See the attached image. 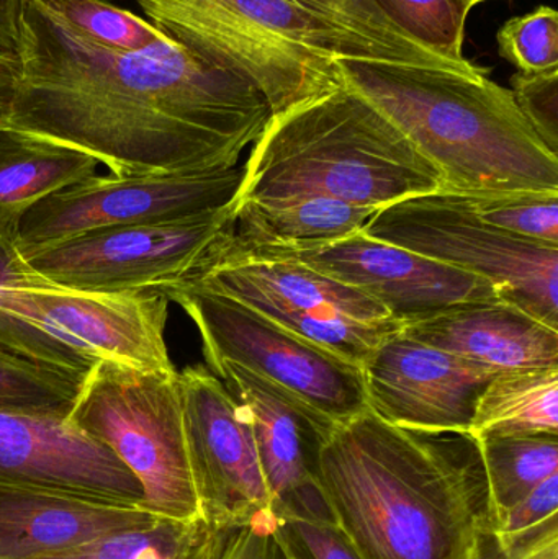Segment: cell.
Returning <instances> with one entry per match:
<instances>
[{
    "mask_svg": "<svg viewBox=\"0 0 558 559\" xmlns=\"http://www.w3.org/2000/svg\"><path fill=\"white\" fill-rule=\"evenodd\" d=\"M20 75L7 127L94 156L111 176L238 166L271 120L256 85L167 36L118 51L19 2Z\"/></svg>",
    "mask_w": 558,
    "mask_h": 559,
    "instance_id": "cell-1",
    "label": "cell"
},
{
    "mask_svg": "<svg viewBox=\"0 0 558 559\" xmlns=\"http://www.w3.org/2000/svg\"><path fill=\"white\" fill-rule=\"evenodd\" d=\"M318 485L364 559H480L494 535L468 432L403 429L366 409L331 430Z\"/></svg>",
    "mask_w": 558,
    "mask_h": 559,
    "instance_id": "cell-2",
    "label": "cell"
},
{
    "mask_svg": "<svg viewBox=\"0 0 558 559\" xmlns=\"http://www.w3.org/2000/svg\"><path fill=\"white\" fill-rule=\"evenodd\" d=\"M346 87L376 105L462 197L558 193V156L513 92L487 78L429 66L337 58Z\"/></svg>",
    "mask_w": 558,
    "mask_h": 559,
    "instance_id": "cell-3",
    "label": "cell"
},
{
    "mask_svg": "<svg viewBox=\"0 0 558 559\" xmlns=\"http://www.w3.org/2000/svg\"><path fill=\"white\" fill-rule=\"evenodd\" d=\"M441 190V174L376 105L343 87L274 115L235 202L327 197L383 209Z\"/></svg>",
    "mask_w": 558,
    "mask_h": 559,
    "instance_id": "cell-4",
    "label": "cell"
},
{
    "mask_svg": "<svg viewBox=\"0 0 558 559\" xmlns=\"http://www.w3.org/2000/svg\"><path fill=\"white\" fill-rule=\"evenodd\" d=\"M151 23L261 91L274 115L343 87L337 58H364L346 36L290 0H136Z\"/></svg>",
    "mask_w": 558,
    "mask_h": 559,
    "instance_id": "cell-5",
    "label": "cell"
},
{
    "mask_svg": "<svg viewBox=\"0 0 558 559\" xmlns=\"http://www.w3.org/2000/svg\"><path fill=\"white\" fill-rule=\"evenodd\" d=\"M68 419L133 473L144 491V511L167 521L202 518L179 371L143 373L97 361L85 374Z\"/></svg>",
    "mask_w": 558,
    "mask_h": 559,
    "instance_id": "cell-6",
    "label": "cell"
},
{
    "mask_svg": "<svg viewBox=\"0 0 558 559\" xmlns=\"http://www.w3.org/2000/svg\"><path fill=\"white\" fill-rule=\"evenodd\" d=\"M363 233L491 283L503 301L558 331V248L482 222L461 195L408 197L373 213Z\"/></svg>",
    "mask_w": 558,
    "mask_h": 559,
    "instance_id": "cell-7",
    "label": "cell"
},
{
    "mask_svg": "<svg viewBox=\"0 0 558 559\" xmlns=\"http://www.w3.org/2000/svg\"><path fill=\"white\" fill-rule=\"evenodd\" d=\"M159 292L199 329L206 365L231 361L254 371L336 424L369 409L360 368L251 306L192 283L163 286Z\"/></svg>",
    "mask_w": 558,
    "mask_h": 559,
    "instance_id": "cell-8",
    "label": "cell"
},
{
    "mask_svg": "<svg viewBox=\"0 0 558 559\" xmlns=\"http://www.w3.org/2000/svg\"><path fill=\"white\" fill-rule=\"evenodd\" d=\"M235 226V200L182 218L95 229L23 255L49 282L133 293L186 282Z\"/></svg>",
    "mask_w": 558,
    "mask_h": 559,
    "instance_id": "cell-9",
    "label": "cell"
},
{
    "mask_svg": "<svg viewBox=\"0 0 558 559\" xmlns=\"http://www.w3.org/2000/svg\"><path fill=\"white\" fill-rule=\"evenodd\" d=\"M226 236L209 255L305 265L366 293L402 325L423 321L464 302L500 299L498 289L485 280L400 246L369 238L363 231L311 248L242 249L228 245Z\"/></svg>",
    "mask_w": 558,
    "mask_h": 559,
    "instance_id": "cell-10",
    "label": "cell"
},
{
    "mask_svg": "<svg viewBox=\"0 0 558 559\" xmlns=\"http://www.w3.org/2000/svg\"><path fill=\"white\" fill-rule=\"evenodd\" d=\"M245 167L205 174L92 176L33 206L20 225V254L95 229L182 218L238 195Z\"/></svg>",
    "mask_w": 558,
    "mask_h": 559,
    "instance_id": "cell-11",
    "label": "cell"
},
{
    "mask_svg": "<svg viewBox=\"0 0 558 559\" xmlns=\"http://www.w3.org/2000/svg\"><path fill=\"white\" fill-rule=\"evenodd\" d=\"M183 423L203 521L236 528L271 512L251 420L205 365L179 371Z\"/></svg>",
    "mask_w": 558,
    "mask_h": 559,
    "instance_id": "cell-12",
    "label": "cell"
},
{
    "mask_svg": "<svg viewBox=\"0 0 558 559\" xmlns=\"http://www.w3.org/2000/svg\"><path fill=\"white\" fill-rule=\"evenodd\" d=\"M3 308L95 361L107 360L143 373L177 371L164 338L169 299L159 289L104 293L58 285L9 288Z\"/></svg>",
    "mask_w": 558,
    "mask_h": 559,
    "instance_id": "cell-13",
    "label": "cell"
},
{
    "mask_svg": "<svg viewBox=\"0 0 558 559\" xmlns=\"http://www.w3.org/2000/svg\"><path fill=\"white\" fill-rule=\"evenodd\" d=\"M205 367L248 413L272 515L336 521L318 485L321 450L336 423L278 384L231 361Z\"/></svg>",
    "mask_w": 558,
    "mask_h": 559,
    "instance_id": "cell-14",
    "label": "cell"
},
{
    "mask_svg": "<svg viewBox=\"0 0 558 559\" xmlns=\"http://www.w3.org/2000/svg\"><path fill=\"white\" fill-rule=\"evenodd\" d=\"M0 488L143 509L144 491L110 449L68 417L0 407Z\"/></svg>",
    "mask_w": 558,
    "mask_h": 559,
    "instance_id": "cell-15",
    "label": "cell"
},
{
    "mask_svg": "<svg viewBox=\"0 0 558 559\" xmlns=\"http://www.w3.org/2000/svg\"><path fill=\"white\" fill-rule=\"evenodd\" d=\"M360 370L367 407L392 426L423 432H468L478 396L497 374L402 329Z\"/></svg>",
    "mask_w": 558,
    "mask_h": 559,
    "instance_id": "cell-16",
    "label": "cell"
},
{
    "mask_svg": "<svg viewBox=\"0 0 558 559\" xmlns=\"http://www.w3.org/2000/svg\"><path fill=\"white\" fill-rule=\"evenodd\" d=\"M402 331L495 373L558 367L557 329L503 299L464 302Z\"/></svg>",
    "mask_w": 558,
    "mask_h": 559,
    "instance_id": "cell-17",
    "label": "cell"
},
{
    "mask_svg": "<svg viewBox=\"0 0 558 559\" xmlns=\"http://www.w3.org/2000/svg\"><path fill=\"white\" fill-rule=\"evenodd\" d=\"M156 515L58 492L0 488V559L69 554L108 535L147 527Z\"/></svg>",
    "mask_w": 558,
    "mask_h": 559,
    "instance_id": "cell-18",
    "label": "cell"
},
{
    "mask_svg": "<svg viewBox=\"0 0 558 559\" xmlns=\"http://www.w3.org/2000/svg\"><path fill=\"white\" fill-rule=\"evenodd\" d=\"M97 159L58 141L0 128V238L15 242L26 213L46 197L97 176Z\"/></svg>",
    "mask_w": 558,
    "mask_h": 559,
    "instance_id": "cell-19",
    "label": "cell"
},
{
    "mask_svg": "<svg viewBox=\"0 0 558 559\" xmlns=\"http://www.w3.org/2000/svg\"><path fill=\"white\" fill-rule=\"evenodd\" d=\"M379 209L327 197L235 202V226L226 242L235 248H311L363 231Z\"/></svg>",
    "mask_w": 558,
    "mask_h": 559,
    "instance_id": "cell-20",
    "label": "cell"
},
{
    "mask_svg": "<svg viewBox=\"0 0 558 559\" xmlns=\"http://www.w3.org/2000/svg\"><path fill=\"white\" fill-rule=\"evenodd\" d=\"M468 433L477 440L536 433L558 436V367L495 374L478 396Z\"/></svg>",
    "mask_w": 558,
    "mask_h": 559,
    "instance_id": "cell-21",
    "label": "cell"
},
{
    "mask_svg": "<svg viewBox=\"0 0 558 559\" xmlns=\"http://www.w3.org/2000/svg\"><path fill=\"white\" fill-rule=\"evenodd\" d=\"M238 528V527H236ZM236 528L157 519L147 527L108 535L69 554L41 559H222Z\"/></svg>",
    "mask_w": 558,
    "mask_h": 559,
    "instance_id": "cell-22",
    "label": "cell"
},
{
    "mask_svg": "<svg viewBox=\"0 0 558 559\" xmlns=\"http://www.w3.org/2000/svg\"><path fill=\"white\" fill-rule=\"evenodd\" d=\"M310 15L317 16L341 35L346 36L372 61L396 64L429 66L464 74L446 59L409 38L393 25L376 0H290ZM467 75V74H464ZM472 78V75H471Z\"/></svg>",
    "mask_w": 558,
    "mask_h": 559,
    "instance_id": "cell-23",
    "label": "cell"
},
{
    "mask_svg": "<svg viewBox=\"0 0 558 559\" xmlns=\"http://www.w3.org/2000/svg\"><path fill=\"white\" fill-rule=\"evenodd\" d=\"M52 285L55 283L39 275L26 262L15 242L0 238V347L28 360L58 368L66 373L85 377L97 364L94 358L82 354L68 342L55 337L45 329L36 328L19 316L10 314L3 308L5 289L43 288Z\"/></svg>",
    "mask_w": 558,
    "mask_h": 559,
    "instance_id": "cell-24",
    "label": "cell"
},
{
    "mask_svg": "<svg viewBox=\"0 0 558 559\" xmlns=\"http://www.w3.org/2000/svg\"><path fill=\"white\" fill-rule=\"evenodd\" d=\"M494 522L536 486L558 473V436L488 437L478 440Z\"/></svg>",
    "mask_w": 558,
    "mask_h": 559,
    "instance_id": "cell-25",
    "label": "cell"
},
{
    "mask_svg": "<svg viewBox=\"0 0 558 559\" xmlns=\"http://www.w3.org/2000/svg\"><path fill=\"white\" fill-rule=\"evenodd\" d=\"M387 19L423 48L472 78H487V69L472 64L464 52L465 22L474 0H376Z\"/></svg>",
    "mask_w": 558,
    "mask_h": 559,
    "instance_id": "cell-26",
    "label": "cell"
},
{
    "mask_svg": "<svg viewBox=\"0 0 558 559\" xmlns=\"http://www.w3.org/2000/svg\"><path fill=\"white\" fill-rule=\"evenodd\" d=\"M84 378L0 347V407L5 409L68 417Z\"/></svg>",
    "mask_w": 558,
    "mask_h": 559,
    "instance_id": "cell-27",
    "label": "cell"
},
{
    "mask_svg": "<svg viewBox=\"0 0 558 559\" xmlns=\"http://www.w3.org/2000/svg\"><path fill=\"white\" fill-rule=\"evenodd\" d=\"M71 32L94 45L138 51L167 38L153 23L107 0H35Z\"/></svg>",
    "mask_w": 558,
    "mask_h": 559,
    "instance_id": "cell-28",
    "label": "cell"
},
{
    "mask_svg": "<svg viewBox=\"0 0 558 559\" xmlns=\"http://www.w3.org/2000/svg\"><path fill=\"white\" fill-rule=\"evenodd\" d=\"M462 199L487 225L517 238L558 248V193H508Z\"/></svg>",
    "mask_w": 558,
    "mask_h": 559,
    "instance_id": "cell-29",
    "label": "cell"
},
{
    "mask_svg": "<svg viewBox=\"0 0 558 559\" xmlns=\"http://www.w3.org/2000/svg\"><path fill=\"white\" fill-rule=\"evenodd\" d=\"M501 58L520 72L558 68V13L549 5L508 20L497 35Z\"/></svg>",
    "mask_w": 558,
    "mask_h": 559,
    "instance_id": "cell-30",
    "label": "cell"
},
{
    "mask_svg": "<svg viewBox=\"0 0 558 559\" xmlns=\"http://www.w3.org/2000/svg\"><path fill=\"white\" fill-rule=\"evenodd\" d=\"M554 534H558V473L494 522V538L503 551L524 550Z\"/></svg>",
    "mask_w": 558,
    "mask_h": 559,
    "instance_id": "cell-31",
    "label": "cell"
},
{
    "mask_svg": "<svg viewBox=\"0 0 558 559\" xmlns=\"http://www.w3.org/2000/svg\"><path fill=\"white\" fill-rule=\"evenodd\" d=\"M274 537L288 559H364L336 521L274 518Z\"/></svg>",
    "mask_w": 558,
    "mask_h": 559,
    "instance_id": "cell-32",
    "label": "cell"
},
{
    "mask_svg": "<svg viewBox=\"0 0 558 559\" xmlns=\"http://www.w3.org/2000/svg\"><path fill=\"white\" fill-rule=\"evenodd\" d=\"M511 92L527 123L550 153L558 156V68L544 72H517Z\"/></svg>",
    "mask_w": 558,
    "mask_h": 559,
    "instance_id": "cell-33",
    "label": "cell"
},
{
    "mask_svg": "<svg viewBox=\"0 0 558 559\" xmlns=\"http://www.w3.org/2000/svg\"><path fill=\"white\" fill-rule=\"evenodd\" d=\"M274 515L264 512L251 524L233 532L222 559H274Z\"/></svg>",
    "mask_w": 558,
    "mask_h": 559,
    "instance_id": "cell-34",
    "label": "cell"
},
{
    "mask_svg": "<svg viewBox=\"0 0 558 559\" xmlns=\"http://www.w3.org/2000/svg\"><path fill=\"white\" fill-rule=\"evenodd\" d=\"M480 559H558V534L544 538L539 544L531 545L524 550L503 551L498 548L494 535L488 538Z\"/></svg>",
    "mask_w": 558,
    "mask_h": 559,
    "instance_id": "cell-35",
    "label": "cell"
},
{
    "mask_svg": "<svg viewBox=\"0 0 558 559\" xmlns=\"http://www.w3.org/2000/svg\"><path fill=\"white\" fill-rule=\"evenodd\" d=\"M19 2L0 0V58L19 55Z\"/></svg>",
    "mask_w": 558,
    "mask_h": 559,
    "instance_id": "cell-36",
    "label": "cell"
},
{
    "mask_svg": "<svg viewBox=\"0 0 558 559\" xmlns=\"http://www.w3.org/2000/svg\"><path fill=\"white\" fill-rule=\"evenodd\" d=\"M19 75V58H0V128L7 127L9 123Z\"/></svg>",
    "mask_w": 558,
    "mask_h": 559,
    "instance_id": "cell-37",
    "label": "cell"
},
{
    "mask_svg": "<svg viewBox=\"0 0 558 559\" xmlns=\"http://www.w3.org/2000/svg\"><path fill=\"white\" fill-rule=\"evenodd\" d=\"M274 559H288L287 557H285L284 551H282V548L278 547L277 540H275Z\"/></svg>",
    "mask_w": 558,
    "mask_h": 559,
    "instance_id": "cell-38",
    "label": "cell"
},
{
    "mask_svg": "<svg viewBox=\"0 0 558 559\" xmlns=\"http://www.w3.org/2000/svg\"><path fill=\"white\" fill-rule=\"evenodd\" d=\"M480 2H485V0H474L475 5H477V3H480Z\"/></svg>",
    "mask_w": 558,
    "mask_h": 559,
    "instance_id": "cell-39",
    "label": "cell"
}]
</instances>
